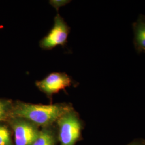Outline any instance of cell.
Returning <instances> with one entry per match:
<instances>
[{
  "label": "cell",
  "mask_w": 145,
  "mask_h": 145,
  "mask_svg": "<svg viewBox=\"0 0 145 145\" xmlns=\"http://www.w3.org/2000/svg\"><path fill=\"white\" fill-rule=\"evenodd\" d=\"M72 108L65 104H38L17 102L13 104L10 118L25 119L42 128L52 126Z\"/></svg>",
  "instance_id": "6da1fadb"
},
{
  "label": "cell",
  "mask_w": 145,
  "mask_h": 145,
  "mask_svg": "<svg viewBox=\"0 0 145 145\" xmlns=\"http://www.w3.org/2000/svg\"><path fill=\"white\" fill-rule=\"evenodd\" d=\"M60 145H75L81 140L83 123L78 112L72 108L56 122Z\"/></svg>",
  "instance_id": "7a4b0ae2"
},
{
  "label": "cell",
  "mask_w": 145,
  "mask_h": 145,
  "mask_svg": "<svg viewBox=\"0 0 145 145\" xmlns=\"http://www.w3.org/2000/svg\"><path fill=\"white\" fill-rule=\"evenodd\" d=\"M14 135V145H32L38 137L39 127L25 119L10 118L8 120Z\"/></svg>",
  "instance_id": "3957f363"
},
{
  "label": "cell",
  "mask_w": 145,
  "mask_h": 145,
  "mask_svg": "<svg viewBox=\"0 0 145 145\" xmlns=\"http://www.w3.org/2000/svg\"><path fill=\"white\" fill-rule=\"evenodd\" d=\"M69 27L62 17L57 15L54 18V25L48 35L40 42V46L45 50H51L63 45L67 40Z\"/></svg>",
  "instance_id": "277c9868"
},
{
  "label": "cell",
  "mask_w": 145,
  "mask_h": 145,
  "mask_svg": "<svg viewBox=\"0 0 145 145\" xmlns=\"http://www.w3.org/2000/svg\"><path fill=\"white\" fill-rule=\"evenodd\" d=\"M36 84L42 92L48 96H51L71 86L72 81L65 73L53 72L41 81H37Z\"/></svg>",
  "instance_id": "5b68a950"
},
{
  "label": "cell",
  "mask_w": 145,
  "mask_h": 145,
  "mask_svg": "<svg viewBox=\"0 0 145 145\" xmlns=\"http://www.w3.org/2000/svg\"><path fill=\"white\" fill-rule=\"evenodd\" d=\"M133 45L138 53L145 52V16L141 14L132 24Z\"/></svg>",
  "instance_id": "8992f818"
},
{
  "label": "cell",
  "mask_w": 145,
  "mask_h": 145,
  "mask_svg": "<svg viewBox=\"0 0 145 145\" xmlns=\"http://www.w3.org/2000/svg\"><path fill=\"white\" fill-rule=\"evenodd\" d=\"M57 133L52 126L42 128L40 133L32 145H57Z\"/></svg>",
  "instance_id": "52a82bcc"
},
{
  "label": "cell",
  "mask_w": 145,
  "mask_h": 145,
  "mask_svg": "<svg viewBox=\"0 0 145 145\" xmlns=\"http://www.w3.org/2000/svg\"><path fill=\"white\" fill-rule=\"evenodd\" d=\"M12 106L10 101L0 99V123L10 118Z\"/></svg>",
  "instance_id": "ba28073f"
},
{
  "label": "cell",
  "mask_w": 145,
  "mask_h": 145,
  "mask_svg": "<svg viewBox=\"0 0 145 145\" xmlns=\"http://www.w3.org/2000/svg\"><path fill=\"white\" fill-rule=\"evenodd\" d=\"M10 132L8 126L0 124V145H14Z\"/></svg>",
  "instance_id": "9c48e42d"
},
{
  "label": "cell",
  "mask_w": 145,
  "mask_h": 145,
  "mask_svg": "<svg viewBox=\"0 0 145 145\" xmlns=\"http://www.w3.org/2000/svg\"><path fill=\"white\" fill-rule=\"evenodd\" d=\"M68 2L70 1H68L66 0H53L50 1V3L53 7L56 8L57 10L60 7L66 5L67 3Z\"/></svg>",
  "instance_id": "30bf717a"
},
{
  "label": "cell",
  "mask_w": 145,
  "mask_h": 145,
  "mask_svg": "<svg viewBox=\"0 0 145 145\" xmlns=\"http://www.w3.org/2000/svg\"><path fill=\"white\" fill-rule=\"evenodd\" d=\"M125 145H145V139L143 138H135Z\"/></svg>",
  "instance_id": "8fae6325"
}]
</instances>
